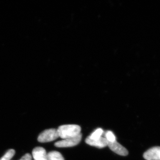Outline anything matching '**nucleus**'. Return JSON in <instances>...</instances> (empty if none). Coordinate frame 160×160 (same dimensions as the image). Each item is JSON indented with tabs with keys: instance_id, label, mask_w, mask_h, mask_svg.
I'll return each instance as SVG.
<instances>
[{
	"instance_id": "nucleus-1",
	"label": "nucleus",
	"mask_w": 160,
	"mask_h": 160,
	"mask_svg": "<svg viewBox=\"0 0 160 160\" xmlns=\"http://www.w3.org/2000/svg\"><path fill=\"white\" fill-rule=\"evenodd\" d=\"M57 131L59 137L65 139L77 136L81 133V128L77 125H62L58 127Z\"/></svg>"
},
{
	"instance_id": "nucleus-8",
	"label": "nucleus",
	"mask_w": 160,
	"mask_h": 160,
	"mask_svg": "<svg viewBox=\"0 0 160 160\" xmlns=\"http://www.w3.org/2000/svg\"><path fill=\"white\" fill-rule=\"evenodd\" d=\"M48 160H65L63 156L59 152L52 151L47 153Z\"/></svg>"
},
{
	"instance_id": "nucleus-2",
	"label": "nucleus",
	"mask_w": 160,
	"mask_h": 160,
	"mask_svg": "<svg viewBox=\"0 0 160 160\" xmlns=\"http://www.w3.org/2000/svg\"><path fill=\"white\" fill-rule=\"evenodd\" d=\"M59 138L57 129H46L40 133L38 140L41 143L52 142Z\"/></svg>"
},
{
	"instance_id": "nucleus-12",
	"label": "nucleus",
	"mask_w": 160,
	"mask_h": 160,
	"mask_svg": "<svg viewBox=\"0 0 160 160\" xmlns=\"http://www.w3.org/2000/svg\"><path fill=\"white\" fill-rule=\"evenodd\" d=\"M20 160H32V159L31 155L29 153H26L25 155L23 156Z\"/></svg>"
},
{
	"instance_id": "nucleus-10",
	"label": "nucleus",
	"mask_w": 160,
	"mask_h": 160,
	"mask_svg": "<svg viewBox=\"0 0 160 160\" xmlns=\"http://www.w3.org/2000/svg\"><path fill=\"white\" fill-rule=\"evenodd\" d=\"M105 138L107 142H112L116 141V138L114 133L111 131H106L105 133Z\"/></svg>"
},
{
	"instance_id": "nucleus-5",
	"label": "nucleus",
	"mask_w": 160,
	"mask_h": 160,
	"mask_svg": "<svg viewBox=\"0 0 160 160\" xmlns=\"http://www.w3.org/2000/svg\"><path fill=\"white\" fill-rule=\"evenodd\" d=\"M146 160H160V147H152L148 149L143 154Z\"/></svg>"
},
{
	"instance_id": "nucleus-9",
	"label": "nucleus",
	"mask_w": 160,
	"mask_h": 160,
	"mask_svg": "<svg viewBox=\"0 0 160 160\" xmlns=\"http://www.w3.org/2000/svg\"><path fill=\"white\" fill-rule=\"evenodd\" d=\"M103 133H104V131L103 129L101 128H98L96 129L88 137L92 139H96L102 137Z\"/></svg>"
},
{
	"instance_id": "nucleus-11",
	"label": "nucleus",
	"mask_w": 160,
	"mask_h": 160,
	"mask_svg": "<svg viewBox=\"0 0 160 160\" xmlns=\"http://www.w3.org/2000/svg\"><path fill=\"white\" fill-rule=\"evenodd\" d=\"M15 153L14 149H10L6 152V154L0 159V160H10Z\"/></svg>"
},
{
	"instance_id": "nucleus-3",
	"label": "nucleus",
	"mask_w": 160,
	"mask_h": 160,
	"mask_svg": "<svg viewBox=\"0 0 160 160\" xmlns=\"http://www.w3.org/2000/svg\"><path fill=\"white\" fill-rule=\"evenodd\" d=\"M82 138V134L80 133L75 137L65 139L62 141H58L55 143L56 147L59 148H67L77 146L80 142Z\"/></svg>"
},
{
	"instance_id": "nucleus-6",
	"label": "nucleus",
	"mask_w": 160,
	"mask_h": 160,
	"mask_svg": "<svg viewBox=\"0 0 160 160\" xmlns=\"http://www.w3.org/2000/svg\"><path fill=\"white\" fill-rule=\"evenodd\" d=\"M86 142L89 146H94L100 149L105 148L108 145V142L106 138L102 137L96 139H92L88 137L86 139Z\"/></svg>"
},
{
	"instance_id": "nucleus-7",
	"label": "nucleus",
	"mask_w": 160,
	"mask_h": 160,
	"mask_svg": "<svg viewBox=\"0 0 160 160\" xmlns=\"http://www.w3.org/2000/svg\"><path fill=\"white\" fill-rule=\"evenodd\" d=\"M32 156L34 160H48L47 152L42 147L35 148L32 151Z\"/></svg>"
},
{
	"instance_id": "nucleus-4",
	"label": "nucleus",
	"mask_w": 160,
	"mask_h": 160,
	"mask_svg": "<svg viewBox=\"0 0 160 160\" xmlns=\"http://www.w3.org/2000/svg\"><path fill=\"white\" fill-rule=\"evenodd\" d=\"M107 146L109 147V149H111L112 151L116 153L119 155L126 156L129 153L127 149L116 141L112 142H108Z\"/></svg>"
}]
</instances>
